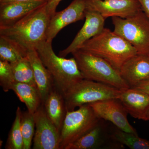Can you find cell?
I'll return each mask as SVG.
<instances>
[{
  "instance_id": "obj_1",
  "label": "cell",
  "mask_w": 149,
  "mask_h": 149,
  "mask_svg": "<svg viewBox=\"0 0 149 149\" xmlns=\"http://www.w3.org/2000/svg\"><path fill=\"white\" fill-rule=\"evenodd\" d=\"M47 3L13 25L0 28V35L14 41L27 52L36 50L46 40V33L51 17L47 10Z\"/></svg>"
},
{
  "instance_id": "obj_2",
  "label": "cell",
  "mask_w": 149,
  "mask_h": 149,
  "mask_svg": "<svg viewBox=\"0 0 149 149\" xmlns=\"http://www.w3.org/2000/svg\"><path fill=\"white\" fill-rule=\"evenodd\" d=\"M78 50L104 59L119 72L127 60L138 54L130 43L106 28L85 42Z\"/></svg>"
},
{
  "instance_id": "obj_3",
  "label": "cell",
  "mask_w": 149,
  "mask_h": 149,
  "mask_svg": "<svg viewBox=\"0 0 149 149\" xmlns=\"http://www.w3.org/2000/svg\"><path fill=\"white\" fill-rule=\"evenodd\" d=\"M36 50L43 64L52 74L56 85L63 94L84 79L75 59L57 55L53 49L52 42L46 40Z\"/></svg>"
},
{
  "instance_id": "obj_4",
  "label": "cell",
  "mask_w": 149,
  "mask_h": 149,
  "mask_svg": "<svg viewBox=\"0 0 149 149\" xmlns=\"http://www.w3.org/2000/svg\"><path fill=\"white\" fill-rule=\"evenodd\" d=\"M72 54L84 79L104 83L120 90L130 88L119 71L104 59L80 50Z\"/></svg>"
},
{
  "instance_id": "obj_5",
  "label": "cell",
  "mask_w": 149,
  "mask_h": 149,
  "mask_svg": "<svg viewBox=\"0 0 149 149\" xmlns=\"http://www.w3.org/2000/svg\"><path fill=\"white\" fill-rule=\"evenodd\" d=\"M113 32L123 38L138 54L149 55V17L143 9L125 18L112 17Z\"/></svg>"
},
{
  "instance_id": "obj_6",
  "label": "cell",
  "mask_w": 149,
  "mask_h": 149,
  "mask_svg": "<svg viewBox=\"0 0 149 149\" xmlns=\"http://www.w3.org/2000/svg\"><path fill=\"white\" fill-rule=\"evenodd\" d=\"M121 90L93 80L83 79L63 94L67 111L107 99H118Z\"/></svg>"
},
{
  "instance_id": "obj_7",
  "label": "cell",
  "mask_w": 149,
  "mask_h": 149,
  "mask_svg": "<svg viewBox=\"0 0 149 149\" xmlns=\"http://www.w3.org/2000/svg\"><path fill=\"white\" fill-rule=\"evenodd\" d=\"M100 118L89 104L67 111L60 132V149L75 142L93 129Z\"/></svg>"
},
{
  "instance_id": "obj_8",
  "label": "cell",
  "mask_w": 149,
  "mask_h": 149,
  "mask_svg": "<svg viewBox=\"0 0 149 149\" xmlns=\"http://www.w3.org/2000/svg\"><path fill=\"white\" fill-rule=\"evenodd\" d=\"M113 125L100 118L93 129L64 149H123L113 133Z\"/></svg>"
},
{
  "instance_id": "obj_9",
  "label": "cell",
  "mask_w": 149,
  "mask_h": 149,
  "mask_svg": "<svg viewBox=\"0 0 149 149\" xmlns=\"http://www.w3.org/2000/svg\"><path fill=\"white\" fill-rule=\"evenodd\" d=\"M35 129L33 149H60V132L48 117L42 104L33 114Z\"/></svg>"
},
{
  "instance_id": "obj_10",
  "label": "cell",
  "mask_w": 149,
  "mask_h": 149,
  "mask_svg": "<svg viewBox=\"0 0 149 149\" xmlns=\"http://www.w3.org/2000/svg\"><path fill=\"white\" fill-rule=\"evenodd\" d=\"M99 118L109 121L125 132L138 135L127 118L128 113L118 99H107L89 104Z\"/></svg>"
},
{
  "instance_id": "obj_11",
  "label": "cell",
  "mask_w": 149,
  "mask_h": 149,
  "mask_svg": "<svg viewBox=\"0 0 149 149\" xmlns=\"http://www.w3.org/2000/svg\"><path fill=\"white\" fill-rule=\"evenodd\" d=\"M86 9L85 0H73L63 10L51 17L46 33V40L52 42L61 30L69 24L83 20Z\"/></svg>"
},
{
  "instance_id": "obj_12",
  "label": "cell",
  "mask_w": 149,
  "mask_h": 149,
  "mask_svg": "<svg viewBox=\"0 0 149 149\" xmlns=\"http://www.w3.org/2000/svg\"><path fill=\"white\" fill-rule=\"evenodd\" d=\"M86 9L97 12L105 18H125L142 9L138 0H85Z\"/></svg>"
},
{
  "instance_id": "obj_13",
  "label": "cell",
  "mask_w": 149,
  "mask_h": 149,
  "mask_svg": "<svg viewBox=\"0 0 149 149\" xmlns=\"http://www.w3.org/2000/svg\"><path fill=\"white\" fill-rule=\"evenodd\" d=\"M85 22L83 27L67 47L61 51L58 56L62 57L79 49L85 42L103 30L106 19L95 11L87 9L85 12Z\"/></svg>"
},
{
  "instance_id": "obj_14",
  "label": "cell",
  "mask_w": 149,
  "mask_h": 149,
  "mask_svg": "<svg viewBox=\"0 0 149 149\" xmlns=\"http://www.w3.org/2000/svg\"><path fill=\"white\" fill-rule=\"evenodd\" d=\"M121 77L130 88L149 80V55L136 54L123 63L119 70Z\"/></svg>"
},
{
  "instance_id": "obj_15",
  "label": "cell",
  "mask_w": 149,
  "mask_h": 149,
  "mask_svg": "<svg viewBox=\"0 0 149 149\" xmlns=\"http://www.w3.org/2000/svg\"><path fill=\"white\" fill-rule=\"evenodd\" d=\"M47 2V1H42L15 2L0 4V28L13 25Z\"/></svg>"
},
{
  "instance_id": "obj_16",
  "label": "cell",
  "mask_w": 149,
  "mask_h": 149,
  "mask_svg": "<svg viewBox=\"0 0 149 149\" xmlns=\"http://www.w3.org/2000/svg\"><path fill=\"white\" fill-rule=\"evenodd\" d=\"M128 113L135 118L146 121L149 109V95L134 88L121 90L118 98Z\"/></svg>"
},
{
  "instance_id": "obj_17",
  "label": "cell",
  "mask_w": 149,
  "mask_h": 149,
  "mask_svg": "<svg viewBox=\"0 0 149 149\" xmlns=\"http://www.w3.org/2000/svg\"><path fill=\"white\" fill-rule=\"evenodd\" d=\"M27 57L33 68L36 85L43 104L56 85L54 80L50 72L43 64L36 50L28 51Z\"/></svg>"
},
{
  "instance_id": "obj_18",
  "label": "cell",
  "mask_w": 149,
  "mask_h": 149,
  "mask_svg": "<svg viewBox=\"0 0 149 149\" xmlns=\"http://www.w3.org/2000/svg\"><path fill=\"white\" fill-rule=\"evenodd\" d=\"M47 115L61 132L66 115L63 94L55 85L42 104Z\"/></svg>"
},
{
  "instance_id": "obj_19",
  "label": "cell",
  "mask_w": 149,
  "mask_h": 149,
  "mask_svg": "<svg viewBox=\"0 0 149 149\" xmlns=\"http://www.w3.org/2000/svg\"><path fill=\"white\" fill-rule=\"evenodd\" d=\"M12 91L27 107V111L32 114L37 111L42 105V100L40 92L36 86L16 82L14 84Z\"/></svg>"
},
{
  "instance_id": "obj_20",
  "label": "cell",
  "mask_w": 149,
  "mask_h": 149,
  "mask_svg": "<svg viewBox=\"0 0 149 149\" xmlns=\"http://www.w3.org/2000/svg\"><path fill=\"white\" fill-rule=\"evenodd\" d=\"M27 52L14 41L0 35V60L14 62L27 56Z\"/></svg>"
},
{
  "instance_id": "obj_21",
  "label": "cell",
  "mask_w": 149,
  "mask_h": 149,
  "mask_svg": "<svg viewBox=\"0 0 149 149\" xmlns=\"http://www.w3.org/2000/svg\"><path fill=\"white\" fill-rule=\"evenodd\" d=\"M15 81L36 86L33 68L27 56L10 63Z\"/></svg>"
},
{
  "instance_id": "obj_22",
  "label": "cell",
  "mask_w": 149,
  "mask_h": 149,
  "mask_svg": "<svg viewBox=\"0 0 149 149\" xmlns=\"http://www.w3.org/2000/svg\"><path fill=\"white\" fill-rule=\"evenodd\" d=\"M113 133L117 141L131 149H149V141L113 126Z\"/></svg>"
},
{
  "instance_id": "obj_23",
  "label": "cell",
  "mask_w": 149,
  "mask_h": 149,
  "mask_svg": "<svg viewBox=\"0 0 149 149\" xmlns=\"http://www.w3.org/2000/svg\"><path fill=\"white\" fill-rule=\"evenodd\" d=\"M22 112L17 107L15 119L9 133L5 146L6 149H23V140L21 130V121Z\"/></svg>"
},
{
  "instance_id": "obj_24",
  "label": "cell",
  "mask_w": 149,
  "mask_h": 149,
  "mask_svg": "<svg viewBox=\"0 0 149 149\" xmlns=\"http://www.w3.org/2000/svg\"><path fill=\"white\" fill-rule=\"evenodd\" d=\"M35 120L33 114L27 111L22 112L21 130L23 140V149L31 148L35 135Z\"/></svg>"
},
{
  "instance_id": "obj_25",
  "label": "cell",
  "mask_w": 149,
  "mask_h": 149,
  "mask_svg": "<svg viewBox=\"0 0 149 149\" xmlns=\"http://www.w3.org/2000/svg\"><path fill=\"white\" fill-rule=\"evenodd\" d=\"M10 63L0 60V85L5 92L12 90L16 82Z\"/></svg>"
},
{
  "instance_id": "obj_26",
  "label": "cell",
  "mask_w": 149,
  "mask_h": 149,
  "mask_svg": "<svg viewBox=\"0 0 149 149\" xmlns=\"http://www.w3.org/2000/svg\"><path fill=\"white\" fill-rule=\"evenodd\" d=\"M63 0H52L51 1L48 2L47 5V8L48 13L50 16L56 12V9L59 3Z\"/></svg>"
},
{
  "instance_id": "obj_27",
  "label": "cell",
  "mask_w": 149,
  "mask_h": 149,
  "mask_svg": "<svg viewBox=\"0 0 149 149\" xmlns=\"http://www.w3.org/2000/svg\"><path fill=\"white\" fill-rule=\"evenodd\" d=\"M133 88L143 91L149 95V80L141 82Z\"/></svg>"
},
{
  "instance_id": "obj_28",
  "label": "cell",
  "mask_w": 149,
  "mask_h": 149,
  "mask_svg": "<svg viewBox=\"0 0 149 149\" xmlns=\"http://www.w3.org/2000/svg\"><path fill=\"white\" fill-rule=\"evenodd\" d=\"M142 9L149 17V0H138Z\"/></svg>"
},
{
  "instance_id": "obj_29",
  "label": "cell",
  "mask_w": 149,
  "mask_h": 149,
  "mask_svg": "<svg viewBox=\"0 0 149 149\" xmlns=\"http://www.w3.org/2000/svg\"><path fill=\"white\" fill-rule=\"evenodd\" d=\"M49 1V0H1L0 1V4L7 3L15 2H30L35 1Z\"/></svg>"
},
{
  "instance_id": "obj_30",
  "label": "cell",
  "mask_w": 149,
  "mask_h": 149,
  "mask_svg": "<svg viewBox=\"0 0 149 149\" xmlns=\"http://www.w3.org/2000/svg\"><path fill=\"white\" fill-rule=\"evenodd\" d=\"M147 120H149V109L146 116V121Z\"/></svg>"
},
{
  "instance_id": "obj_31",
  "label": "cell",
  "mask_w": 149,
  "mask_h": 149,
  "mask_svg": "<svg viewBox=\"0 0 149 149\" xmlns=\"http://www.w3.org/2000/svg\"><path fill=\"white\" fill-rule=\"evenodd\" d=\"M52 1V0H49L48 2L51 1Z\"/></svg>"
},
{
  "instance_id": "obj_32",
  "label": "cell",
  "mask_w": 149,
  "mask_h": 149,
  "mask_svg": "<svg viewBox=\"0 0 149 149\" xmlns=\"http://www.w3.org/2000/svg\"><path fill=\"white\" fill-rule=\"evenodd\" d=\"M0 1H1V0H0Z\"/></svg>"
}]
</instances>
